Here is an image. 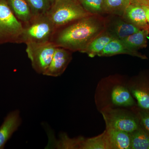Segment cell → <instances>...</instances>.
<instances>
[{"label":"cell","instance_id":"cell-1","mask_svg":"<svg viewBox=\"0 0 149 149\" xmlns=\"http://www.w3.org/2000/svg\"><path fill=\"white\" fill-rule=\"evenodd\" d=\"M105 29V17L92 15L57 28L51 42L56 47L81 52Z\"/></svg>","mask_w":149,"mask_h":149},{"label":"cell","instance_id":"cell-24","mask_svg":"<svg viewBox=\"0 0 149 149\" xmlns=\"http://www.w3.org/2000/svg\"><path fill=\"white\" fill-rule=\"evenodd\" d=\"M131 108L137 115L141 127L149 134V111L141 109L137 105Z\"/></svg>","mask_w":149,"mask_h":149},{"label":"cell","instance_id":"cell-15","mask_svg":"<svg viewBox=\"0 0 149 149\" xmlns=\"http://www.w3.org/2000/svg\"><path fill=\"white\" fill-rule=\"evenodd\" d=\"M113 39V37L104 30L94 38L81 53L87 54L91 58L98 56L108 44Z\"/></svg>","mask_w":149,"mask_h":149},{"label":"cell","instance_id":"cell-2","mask_svg":"<svg viewBox=\"0 0 149 149\" xmlns=\"http://www.w3.org/2000/svg\"><path fill=\"white\" fill-rule=\"evenodd\" d=\"M127 77L113 74L99 81L95 94V102L99 112L107 108H131L137 105L128 88Z\"/></svg>","mask_w":149,"mask_h":149},{"label":"cell","instance_id":"cell-25","mask_svg":"<svg viewBox=\"0 0 149 149\" xmlns=\"http://www.w3.org/2000/svg\"><path fill=\"white\" fill-rule=\"evenodd\" d=\"M130 3L140 6H146L149 0H130Z\"/></svg>","mask_w":149,"mask_h":149},{"label":"cell","instance_id":"cell-27","mask_svg":"<svg viewBox=\"0 0 149 149\" xmlns=\"http://www.w3.org/2000/svg\"><path fill=\"white\" fill-rule=\"evenodd\" d=\"M50 2L51 3H52L53 2L55 1V0H49Z\"/></svg>","mask_w":149,"mask_h":149},{"label":"cell","instance_id":"cell-3","mask_svg":"<svg viewBox=\"0 0 149 149\" xmlns=\"http://www.w3.org/2000/svg\"><path fill=\"white\" fill-rule=\"evenodd\" d=\"M46 14L56 29L92 15L83 8L79 0H55Z\"/></svg>","mask_w":149,"mask_h":149},{"label":"cell","instance_id":"cell-13","mask_svg":"<svg viewBox=\"0 0 149 149\" xmlns=\"http://www.w3.org/2000/svg\"><path fill=\"white\" fill-rule=\"evenodd\" d=\"M110 149H131L130 133L113 129H106Z\"/></svg>","mask_w":149,"mask_h":149},{"label":"cell","instance_id":"cell-26","mask_svg":"<svg viewBox=\"0 0 149 149\" xmlns=\"http://www.w3.org/2000/svg\"><path fill=\"white\" fill-rule=\"evenodd\" d=\"M146 12L147 22L149 26V6H141Z\"/></svg>","mask_w":149,"mask_h":149},{"label":"cell","instance_id":"cell-4","mask_svg":"<svg viewBox=\"0 0 149 149\" xmlns=\"http://www.w3.org/2000/svg\"><path fill=\"white\" fill-rule=\"evenodd\" d=\"M22 24L20 44L51 42L56 29L46 13L33 16L29 22Z\"/></svg>","mask_w":149,"mask_h":149},{"label":"cell","instance_id":"cell-5","mask_svg":"<svg viewBox=\"0 0 149 149\" xmlns=\"http://www.w3.org/2000/svg\"><path fill=\"white\" fill-rule=\"evenodd\" d=\"M100 112L105 123L106 129L131 133L140 127L139 118L131 108H107L102 109Z\"/></svg>","mask_w":149,"mask_h":149},{"label":"cell","instance_id":"cell-6","mask_svg":"<svg viewBox=\"0 0 149 149\" xmlns=\"http://www.w3.org/2000/svg\"><path fill=\"white\" fill-rule=\"evenodd\" d=\"M23 24L17 18L7 0H0V44H20Z\"/></svg>","mask_w":149,"mask_h":149},{"label":"cell","instance_id":"cell-28","mask_svg":"<svg viewBox=\"0 0 149 149\" xmlns=\"http://www.w3.org/2000/svg\"><path fill=\"white\" fill-rule=\"evenodd\" d=\"M146 6H149V3H148L147 4V5Z\"/></svg>","mask_w":149,"mask_h":149},{"label":"cell","instance_id":"cell-20","mask_svg":"<svg viewBox=\"0 0 149 149\" xmlns=\"http://www.w3.org/2000/svg\"><path fill=\"white\" fill-rule=\"evenodd\" d=\"M80 149H110L105 131L99 136L93 138H84Z\"/></svg>","mask_w":149,"mask_h":149},{"label":"cell","instance_id":"cell-7","mask_svg":"<svg viewBox=\"0 0 149 149\" xmlns=\"http://www.w3.org/2000/svg\"><path fill=\"white\" fill-rule=\"evenodd\" d=\"M26 52L33 69L39 74H44L48 68L56 46L52 42L26 44Z\"/></svg>","mask_w":149,"mask_h":149},{"label":"cell","instance_id":"cell-21","mask_svg":"<svg viewBox=\"0 0 149 149\" xmlns=\"http://www.w3.org/2000/svg\"><path fill=\"white\" fill-rule=\"evenodd\" d=\"M83 8L90 14L104 16V0H79Z\"/></svg>","mask_w":149,"mask_h":149},{"label":"cell","instance_id":"cell-11","mask_svg":"<svg viewBox=\"0 0 149 149\" xmlns=\"http://www.w3.org/2000/svg\"><path fill=\"white\" fill-rule=\"evenodd\" d=\"M22 120L19 110L13 111L8 114L0 126V149L6 144L21 125Z\"/></svg>","mask_w":149,"mask_h":149},{"label":"cell","instance_id":"cell-19","mask_svg":"<svg viewBox=\"0 0 149 149\" xmlns=\"http://www.w3.org/2000/svg\"><path fill=\"white\" fill-rule=\"evenodd\" d=\"M130 4V0H104L106 15L122 16L125 9Z\"/></svg>","mask_w":149,"mask_h":149},{"label":"cell","instance_id":"cell-8","mask_svg":"<svg viewBox=\"0 0 149 149\" xmlns=\"http://www.w3.org/2000/svg\"><path fill=\"white\" fill-rule=\"evenodd\" d=\"M105 29L114 39L121 40L141 29L125 20L122 16L109 15L105 17Z\"/></svg>","mask_w":149,"mask_h":149},{"label":"cell","instance_id":"cell-22","mask_svg":"<svg viewBox=\"0 0 149 149\" xmlns=\"http://www.w3.org/2000/svg\"><path fill=\"white\" fill-rule=\"evenodd\" d=\"M32 11L33 16L47 13L50 8L49 0H26Z\"/></svg>","mask_w":149,"mask_h":149},{"label":"cell","instance_id":"cell-18","mask_svg":"<svg viewBox=\"0 0 149 149\" xmlns=\"http://www.w3.org/2000/svg\"><path fill=\"white\" fill-rule=\"evenodd\" d=\"M130 134L131 149H149V134L141 125Z\"/></svg>","mask_w":149,"mask_h":149},{"label":"cell","instance_id":"cell-23","mask_svg":"<svg viewBox=\"0 0 149 149\" xmlns=\"http://www.w3.org/2000/svg\"><path fill=\"white\" fill-rule=\"evenodd\" d=\"M83 137L70 139L65 134L63 135L60 140L57 141L56 147L60 149H80V145Z\"/></svg>","mask_w":149,"mask_h":149},{"label":"cell","instance_id":"cell-12","mask_svg":"<svg viewBox=\"0 0 149 149\" xmlns=\"http://www.w3.org/2000/svg\"><path fill=\"white\" fill-rule=\"evenodd\" d=\"M125 20L140 29H149L146 12L142 6L130 3L122 16Z\"/></svg>","mask_w":149,"mask_h":149},{"label":"cell","instance_id":"cell-16","mask_svg":"<svg viewBox=\"0 0 149 149\" xmlns=\"http://www.w3.org/2000/svg\"><path fill=\"white\" fill-rule=\"evenodd\" d=\"M149 34V29H142L120 40L128 49L138 52L140 49L146 47Z\"/></svg>","mask_w":149,"mask_h":149},{"label":"cell","instance_id":"cell-14","mask_svg":"<svg viewBox=\"0 0 149 149\" xmlns=\"http://www.w3.org/2000/svg\"><path fill=\"white\" fill-rule=\"evenodd\" d=\"M119 54H127L143 59L147 58L146 56L142 54L139 52L131 50L121 40L116 39H113L109 43L98 56L108 57Z\"/></svg>","mask_w":149,"mask_h":149},{"label":"cell","instance_id":"cell-9","mask_svg":"<svg viewBox=\"0 0 149 149\" xmlns=\"http://www.w3.org/2000/svg\"><path fill=\"white\" fill-rule=\"evenodd\" d=\"M128 85L137 107L149 111V78L143 76L133 77L128 80Z\"/></svg>","mask_w":149,"mask_h":149},{"label":"cell","instance_id":"cell-17","mask_svg":"<svg viewBox=\"0 0 149 149\" xmlns=\"http://www.w3.org/2000/svg\"><path fill=\"white\" fill-rule=\"evenodd\" d=\"M9 6L17 18L22 24L29 22L33 17L26 0H8Z\"/></svg>","mask_w":149,"mask_h":149},{"label":"cell","instance_id":"cell-29","mask_svg":"<svg viewBox=\"0 0 149 149\" xmlns=\"http://www.w3.org/2000/svg\"></svg>","mask_w":149,"mask_h":149},{"label":"cell","instance_id":"cell-10","mask_svg":"<svg viewBox=\"0 0 149 149\" xmlns=\"http://www.w3.org/2000/svg\"><path fill=\"white\" fill-rule=\"evenodd\" d=\"M72 52L56 47L49 65L43 75L57 77L65 72L72 59Z\"/></svg>","mask_w":149,"mask_h":149}]
</instances>
